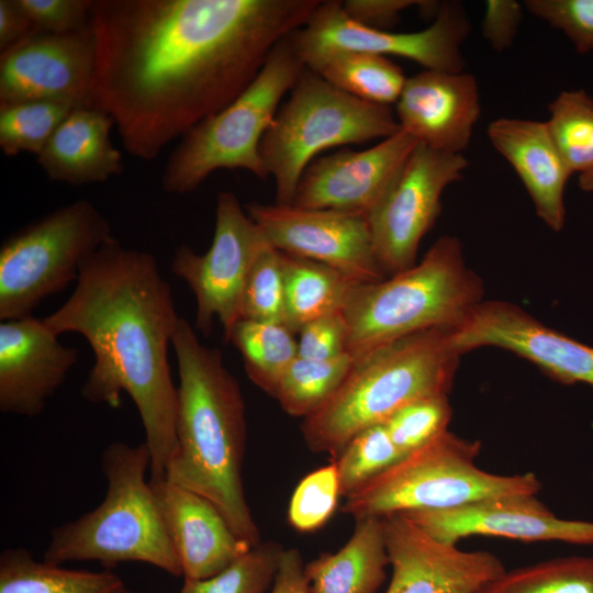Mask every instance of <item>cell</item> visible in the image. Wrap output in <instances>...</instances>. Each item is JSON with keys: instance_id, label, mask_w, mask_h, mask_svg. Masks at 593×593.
<instances>
[{"instance_id": "cell-7", "label": "cell", "mask_w": 593, "mask_h": 593, "mask_svg": "<svg viewBox=\"0 0 593 593\" xmlns=\"http://www.w3.org/2000/svg\"><path fill=\"white\" fill-rule=\"evenodd\" d=\"M480 449V441L446 429L347 496L340 510L356 521L383 518L540 491L533 472L507 475L480 469L475 463Z\"/></svg>"}, {"instance_id": "cell-41", "label": "cell", "mask_w": 593, "mask_h": 593, "mask_svg": "<svg viewBox=\"0 0 593 593\" xmlns=\"http://www.w3.org/2000/svg\"><path fill=\"white\" fill-rule=\"evenodd\" d=\"M299 335L298 357L325 360L347 353V326L342 313L307 323Z\"/></svg>"}, {"instance_id": "cell-4", "label": "cell", "mask_w": 593, "mask_h": 593, "mask_svg": "<svg viewBox=\"0 0 593 593\" xmlns=\"http://www.w3.org/2000/svg\"><path fill=\"white\" fill-rule=\"evenodd\" d=\"M451 331L425 329L354 357L336 392L303 419L307 448L335 459L356 434L383 424L405 405L448 395L461 356Z\"/></svg>"}, {"instance_id": "cell-47", "label": "cell", "mask_w": 593, "mask_h": 593, "mask_svg": "<svg viewBox=\"0 0 593 593\" xmlns=\"http://www.w3.org/2000/svg\"><path fill=\"white\" fill-rule=\"evenodd\" d=\"M123 593H134V592H132V591L125 589V591H124Z\"/></svg>"}, {"instance_id": "cell-1", "label": "cell", "mask_w": 593, "mask_h": 593, "mask_svg": "<svg viewBox=\"0 0 593 593\" xmlns=\"http://www.w3.org/2000/svg\"><path fill=\"white\" fill-rule=\"evenodd\" d=\"M323 0H92V105L155 159L235 100Z\"/></svg>"}, {"instance_id": "cell-8", "label": "cell", "mask_w": 593, "mask_h": 593, "mask_svg": "<svg viewBox=\"0 0 593 593\" xmlns=\"http://www.w3.org/2000/svg\"><path fill=\"white\" fill-rule=\"evenodd\" d=\"M306 68L290 35L271 51L254 81L228 105L204 119L170 154L161 176L166 193L194 191L219 169H245L268 177L259 147L280 102Z\"/></svg>"}, {"instance_id": "cell-21", "label": "cell", "mask_w": 593, "mask_h": 593, "mask_svg": "<svg viewBox=\"0 0 593 593\" xmlns=\"http://www.w3.org/2000/svg\"><path fill=\"white\" fill-rule=\"evenodd\" d=\"M471 74L423 70L406 79L395 115L401 130L434 150L461 154L480 115Z\"/></svg>"}, {"instance_id": "cell-9", "label": "cell", "mask_w": 593, "mask_h": 593, "mask_svg": "<svg viewBox=\"0 0 593 593\" xmlns=\"http://www.w3.org/2000/svg\"><path fill=\"white\" fill-rule=\"evenodd\" d=\"M400 128L391 107L356 98L306 67L259 147L275 180L276 203L292 204L304 169L323 150L384 139Z\"/></svg>"}, {"instance_id": "cell-26", "label": "cell", "mask_w": 593, "mask_h": 593, "mask_svg": "<svg viewBox=\"0 0 593 593\" xmlns=\"http://www.w3.org/2000/svg\"><path fill=\"white\" fill-rule=\"evenodd\" d=\"M286 325L299 333L307 323L342 313L356 284L336 269L281 251Z\"/></svg>"}, {"instance_id": "cell-44", "label": "cell", "mask_w": 593, "mask_h": 593, "mask_svg": "<svg viewBox=\"0 0 593 593\" xmlns=\"http://www.w3.org/2000/svg\"><path fill=\"white\" fill-rule=\"evenodd\" d=\"M304 567L296 548L282 549L270 593H311Z\"/></svg>"}, {"instance_id": "cell-40", "label": "cell", "mask_w": 593, "mask_h": 593, "mask_svg": "<svg viewBox=\"0 0 593 593\" xmlns=\"http://www.w3.org/2000/svg\"><path fill=\"white\" fill-rule=\"evenodd\" d=\"M36 32L65 34L90 25L92 0H16Z\"/></svg>"}, {"instance_id": "cell-11", "label": "cell", "mask_w": 593, "mask_h": 593, "mask_svg": "<svg viewBox=\"0 0 593 593\" xmlns=\"http://www.w3.org/2000/svg\"><path fill=\"white\" fill-rule=\"evenodd\" d=\"M268 239L237 199L222 191L216 199L212 244L203 255L177 248L172 272L191 289L197 302L195 328L210 336L213 320L223 327L224 343L240 318V302L250 267Z\"/></svg>"}, {"instance_id": "cell-36", "label": "cell", "mask_w": 593, "mask_h": 593, "mask_svg": "<svg viewBox=\"0 0 593 593\" xmlns=\"http://www.w3.org/2000/svg\"><path fill=\"white\" fill-rule=\"evenodd\" d=\"M286 325L281 251L270 243L256 256L244 287L240 318Z\"/></svg>"}, {"instance_id": "cell-32", "label": "cell", "mask_w": 593, "mask_h": 593, "mask_svg": "<svg viewBox=\"0 0 593 593\" xmlns=\"http://www.w3.org/2000/svg\"><path fill=\"white\" fill-rule=\"evenodd\" d=\"M546 121L571 174L593 171V99L583 90L562 91Z\"/></svg>"}, {"instance_id": "cell-42", "label": "cell", "mask_w": 593, "mask_h": 593, "mask_svg": "<svg viewBox=\"0 0 593 593\" xmlns=\"http://www.w3.org/2000/svg\"><path fill=\"white\" fill-rule=\"evenodd\" d=\"M522 21V5L514 0H489L482 20V35L496 52L511 47Z\"/></svg>"}, {"instance_id": "cell-27", "label": "cell", "mask_w": 593, "mask_h": 593, "mask_svg": "<svg viewBox=\"0 0 593 593\" xmlns=\"http://www.w3.org/2000/svg\"><path fill=\"white\" fill-rule=\"evenodd\" d=\"M125 585L111 571L74 570L38 561L24 548L0 556V593H123Z\"/></svg>"}, {"instance_id": "cell-19", "label": "cell", "mask_w": 593, "mask_h": 593, "mask_svg": "<svg viewBox=\"0 0 593 593\" xmlns=\"http://www.w3.org/2000/svg\"><path fill=\"white\" fill-rule=\"evenodd\" d=\"M450 545L471 536L593 546V522L555 515L536 495L488 499L443 511L401 514Z\"/></svg>"}, {"instance_id": "cell-6", "label": "cell", "mask_w": 593, "mask_h": 593, "mask_svg": "<svg viewBox=\"0 0 593 593\" xmlns=\"http://www.w3.org/2000/svg\"><path fill=\"white\" fill-rule=\"evenodd\" d=\"M150 452L145 443L114 441L101 455L107 493L94 510L55 527L44 560L98 561L107 567L144 562L182 575L158 502L146 472Z\"/></svg>"}, {"instance_id": "cell-22", "label": "cell", "mask_w": 593, "mask_h": 593, "mask_svg": "<svg viewBox=\"0 0 593 593\" xmlns=\"http://www.w3.org/2000/svg\"><path fill=\"white\" fill-rule=\"evenodd\" d=\"M150 484L184 579L213 577L253 548L204 496L166 479Z\"/></svg>"}, {"instance_id": "cell-10", "label": "cell", "mask_w": 593, "mask_h": 593, "mask_svg": "<svg viewBox=\"0 0 593 593\" xmlns=\"http://www.w3.org/2000/svg\"><path fill=\"white\" fill-rule=\"evenodd\" d=\"M111 237L108 220L85 199L9 235L0 248V320L33 315L43 300L77 282L86 261Z\"/></svg>"}, {"instance_id": "cell-30", "label": "cell", "mask_w": 593, "mask_h": 593, "mask_svg": "<svg viewBox=\"0 0 593 593\" xmlns=\"http://www.w3.org/2000/svg\"><path fill=\"white\" fill-rule=\"evenodd\" d=\"M354 359L348 353L325 360L296 357L282 373L273 398L289 415L305 418L336 392Z\"/></svg>"}, {"instance_id": "cell-12", "label": "cell", "mask_w": 593, "mask_h": 593, "mask_svg": "<svg viewBox=\"0 0 593 593\" xmlns=\"http://www.w3.org/2000/svg\"><path fill=\"white\" fill-rule=\"evenodd\" d=\"M469 31L466 13L457 3L441 4L434 22L422 31L392 32L362 26L347 16L342 1L327 0L290 40L305 66L328 52L354 51L404 57L427 70L459 72L465 66L461 46Z\"/></svg>"}, {"instance_id": "cell-14", "label": "cell", "mask_w": 593, "mask_h": 593, "mask_svg": "<svg viewBox=\"0 0 593 593\" xmlns=\"http://www.w3.org/2000/svg\"><path fill=\"white\" fill-rule=\"evenodd\" d=\"M245 211L280 251L325 264L356 284L387 278L363 215L278 203H249Z\"/></svg>"}, {"instance_id": "cell-20", "label": "cell", "mask_w": 593, "mask_h": 593, "mask_svg": "<svg viewBox=\"0 0 593 593\" xmlns=\"http://www.w3.org/2000/svg\"><path fill=\"white\" fill-rule=\"evenodd\" d=\"M77 348L63 345L43 318L1 321L0 411L34 417L77 363Z\"/></svg>"}, {"instance_id": "cell-45", "label": "cell", "mask_w": 593, "mask_h": 593, "mask_svg": "<svg viewBox=\"0 0 593 593\" xmlns=\"http://www.w3.org/2000/svg\"><path fill=\"white\" fill-rule=\"evenodd\" d=\"M34 32L33 23L16 0H0V53Z\"/></svg>"}, {"instance_id": "cell-46", "label": "cell", "mask_w": 593, "mask_h": 593, "mask_svg": "<svg viewBox=\"0 0 593 593\" xmlns=\"http://www.w3.org/2000/svg\"><path fill=\"white\" fill-rule=\"evenodd\" d=\"M579 186L583 191H593V171L580 175Z\"/></svg>"}, {"instance_id": "cell-39", "label": "cell", "mask_w": 593, "mask_h": 593, "mask_svg": "<svg viewBox=\"0 0 593 593\" xmlns=\"http://www.w3.org/2000/svg\"><path fill=\"white\" fill-rule=\"evenodd\" d=\"M525 7L563 32L578 53L593 49V0H527Z\"/></svg>"}, {"instance_id": "cell-31", "label": "cell", "mask_w": 593, "mask_h": 593, "mask_svg": "<svg viewBox=\"0 0 593 593\" xmlns=\"http://www.w3.org/2000/svg\"><path fill=\"white\" fill-rule=\"evenodd\" d=\"M473 593H593V557H562L505 570Z\"/></svg>"}, {"instance_id": "cell-38", "label": "cell", "mask_w": 593, "mask_h": 593, "mask_svg": "<svg viewBox=\"0 0 593 593\" xmlns=\"http://www.w3.org/2000/svg\"><path fill=\"white\" fill-rule=\"evenodd\" d=\"M340 496L336 465L321 467L296 485L290 500L288 521L299 532L316 530L331 518Z\"/></svg>"}, {"instance_id": "cell-2", "label": "cell", "mask_w": 593, "mask_h": 593, "mask_svg": "<svg viewBox=\"0 0 593 593\" xmlns=\"http://www.w3.org/2000/svg\"><path fill=\"white\" fill-rule=\"evenodd\" d=\"M56 335L74 332L89 343L94 362L82 396L119 407L133 400L150 452L149 481H161L176 448L177 387L168 346L179 323L171 287L156 258L105 242L82 266L64 304L43 318Z\"/></svg>"}, {"instance_id": "cell-25", "label": "cell", "mask_w": 593, "mask_h": 593, "mask_svg": "<svg viewBox=\"0 0 593 593\" xmlns=\"http://www.w3.org/2000/svg\"><path fill=\"white\" fill-rule=\"evenodd\" d=\"M389 556L383 518L356 521L349 540L336 552L305 564L311 593H376L387 578Z\"/></svg>"}, {"instance_id": "cell-37", "label": "cell", "mask_w": 593, "mask_h": 593, "mask_svg": "<svg viewBox=\"0 0 593 593\" xmlns=\"http://www.w3.org/2000/svg\"><path fill=\"white\" fill-rule=\"evenodd\" d=\"M451 414L448 395L429 396L405 405L383 425L404 457L448 429Z\"/></svg>"}, {"instance_id": "cell-28", "label": "cell", "mask_w": 593, "mask_h": 593, "mask_svg": "<svg viewBox=\"0 0 593 593\" xmlns=\"http://www.w3.org/2000/svg\"><path fill=\"white\" fill-rule=\"evenodd\" d=\"M306 67L356 98L389 107L396 103L407 79L387 56L363 52H328Z\"/></svg>"}, {"instance_id": "cell-3", "label": "cell", "mask_w": 593, "mask_h": 593, "mask_svg": "<svg viewBox=\"0 0 593 593\" xmlns=\"http://www.w3.org/2000/svg\"><path fill=\"white\" fill-rule=\"evenodd\" d=\"M171 345L179 374L177 448L165 479L211 501L235 534L255 547L261 539L243 483L246 417L238 382L222 351L201 344L182 317Z\"/></svg>"}, {"instance_id": "cell-35", "label": "cell", "mask_w": 593, "mask_h": 593, "mask_svg": "<svg viewBox=\"0 0 593 593\" xmlns=\"http://www.w3.org/2000/svg\"><path fill=\"white\" fill-rule=\"evenodd\" d=\"M282 549L277 542H260L213 577L184 579L179 593H267Z\"/></svg>"}, {"instance_id": "cell-24", "label": "cell", "mask_w": 593, "mask_h": 593, "mask_svg": "<svg viewBox=\"0 0 593 593\" xmlns=\"http://www.w3.org/2000/svg\"><path fill=\"white\" fill-rule=\"evenodd\" d=\"M114 120L103 110L74 108L36 161L52 181L71 186L104 182L123 171L121 153L111 142Z\"/></svg>"}, {"instance_id": "cell-16", "label": "cell", "mask_w": 593, "mask_h": 593, "mask_svg": "<svg viewBox=\"0 0 593 593\" xmlns=\"http://www.w3.org/2000/svg\"><path fill=\"white\" fill-rule=\"evenodd\" d=\"M451 334L461 355L497 347L533 362L562 384L593 387V347L548 327L512 302L482 301Z\"/></svg>"}, {"instance_id": "cell-15", "label": "cell", "mask_w": 593, "mask_h": 593, "mask_svg": "<svg viewBox=\"0 0 593 593\" xmlns=\"http://www.w3.org/2000/svg\"><path fill=\"white\" fill-rule=\"evenodd\" d=\"M96 40L90 29L34 32L0 53V104L48 100L92 105Z\"/></svg>"}, {"instance_id": "cell-29", "label": "cell", "mask_w": 593, "mask_h": 593, "mask_svg": "<svg viewBox=\"0 0 593 593\" xmlns=\"http://www.w3.org/2000/svg\"><path fill=\"white\" fill-rule=\"evenodd\" d=\"M287 325L239 320L228 342L240 353L248 378L273 396L277 384L298 357V340Z\"/></svg>"}, {"instance_id": "cell-18", "label": "cell", "mask_w": 593, "mask_h": 593, "mask_svg": "<svg viewBox=\"0 0 593 593\" xmlns=\"http://www.w3.org/2000/svg\"><path fill=\"white\" fill-rule=\"evenodd\" d=\"M392 578L385 593H473L506 569L489 551L443 542L407 517H383Z\"/></svg>"}, {"instance_id": "cell-13", "label": "cell", "mask_w": 593, "mask_h": 593, "mask_svg": "<svg viewBox=\"0 0 593 593\" xmlns=\"http://www.w3.org/2000/svg\"><path fill=\"white\" fill-rule=\"evenodd\" d=\"M462 154L417 144L399 176L367 216L378 261L387 277L416 264L419 243L441 210L444 190L462 178Z\"/></svg>"}, {"instance_id": "cell-34", "label": "cell", "mask_w": 593, "mask_h": 593, "mask_svg": "<svg viewBox=\"0 0 593 593\" xmlns=\"http://www.w3.org/2000/svg\"><path fill=\"white\" fill-rule=\"evenodd\" d=\"M403 455L383 424L356 434L334 459L342 496H349L398 462Z\"/></svg>"}, {"instance_id": "cell-23", "label": "cell", "mask_w": 593, "mask_h": 593, "mask_svg": "<svg viewBox=\"0 0 593 593\" xmlns=\"http://www.w3.org/2000/svg\"><path fill=\"white\" fill-rule=\"evenodd\" d=\"M493 147L512 165L526 188L537 216L555 232L564 226V188L572 175L547 125L527 119L501 118L490 123Z\"/></svg>"}, {"instance_id": "cell-5", "label": "cell", "mask_w": 593, "mask_h": 593, "mask_svg": "<svg viewBox=\"0 0 593 593\" xmlns=\"http://www.w3.org/2000/svg\"><path fill=\"white\" fill-rule=\"evenodd\" d=\"M482 279L456 236L438 238L418 264L378 282L355 284L343 309L354 357L429 328L458 326L483 301Z\"/></svg>"}, {"instance_id": "cell-43", "label": "cell", "mask_w": 593, "mask_h": 593, "mask_svg": "<svg viewBox=\"0 0 593 593\" xmlns=\"http://www.w3.org/2000/svg\"><path fill=\"white\" fill-rule=\"evenodd\" d=\"M423 3L419 0H345L342 8L349 19L362 26L389 31L399 22L401 12Z\"/></svg>"}, {"instance_id": "cell-17", "label": "cell", "mask_w": 593, "mask_h": 593, "mask_svg": "<svg viewBox=\"0 0 593 593\" xmlns=\"http://www.w3.org/2000/svg\"><path fill=\"white\" fill-rule=\"evenodd\" d=\"M418 142L401 130L363 150L321 156L304 169L292 204L368 216L388 192Z\"/></svg>"}, {"instance_id": "cell-33", "label": "cell", "mask_w": 593, "mask_h": 593, "mask_svg": "<svg viewBox=\"0 0 593 593\" xmlns=\"http://www.w3.org/2000/svg\"><path fill=\"white\" fill-rule=\"evenodd\" d=\"M76 107L48 100L0 104L1 150L7 156H16L22 152L40 155L57 127Z\"/></svg>"}]
</instances>
